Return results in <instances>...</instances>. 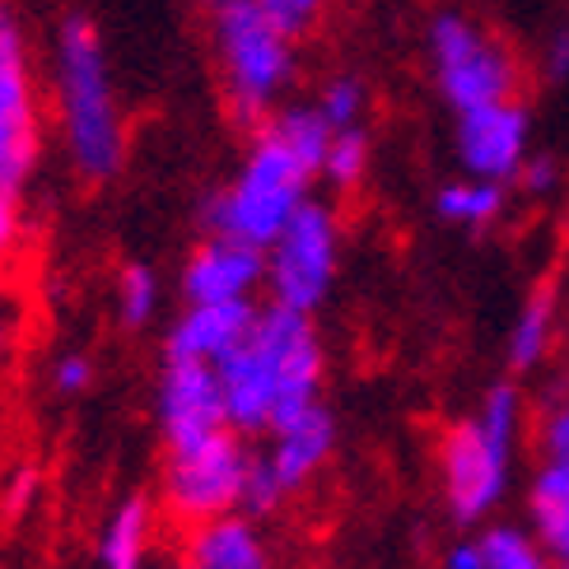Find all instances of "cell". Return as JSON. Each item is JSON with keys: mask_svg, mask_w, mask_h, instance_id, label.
I'll return each instance as SVG.
<instances>
[{"mask_svg": "<svg viewBox=\"0 0 569 569\" xmlns=\"http://www.w3.org/2000/svg\"><path fill=\"white\" fill-rule=\"evenodd\" d=\"M341 252H346V229L337 206L313 197L267 248V303L313 318L337 290Z\"/></svg>", "mask_w": 569, "mask_h": 569, "instance_id": "obj_8", "label": "cell"}, {"mask_svg": "<svg viewBox=\"0 0 569 569\" xmlns=\"http://www.w3.org/2000/svg\"><path fill=\"white\" fill-rule=\"evenodd\" d=\"M556 318H560V299L551 284H537L523 299V308L513 313V327L505 337V360L513 373H532L556 346Z\"/></svg>", "mask_w": 569, "mask_h": 569, "instance_id": "obj_18", "label": "cell"}, {"mask_svg": "<svg viewBox=\"0 0 569 569\" xmlns=\"http://www.w3.org/2000/svg\"><path fill=\"white\" fill-rule=\"evenodd\" d=\"M453 154L467 178L486 182H518L523 163L532 159V112L523 99H505L477 112L453 117Z\"/></svg>", "mask_w": 569, "mask_h": 569, "instance_id": "obj_11", "label": "cell"}, {"mask_svg": "<svg viewBox=\"0 0 569 569\" xmlns=\"http://www.w3.org/2000/svg\"><path fill=\"white\" fill-rule=\"evenodd\" d=\"M257 313H262V303H187L173 327L163 331V360L216 369L229 350H239Z\"/></svg>", "mask_w": 569, "mask_h": 569, "instance_id": "obj_14", "label": "cell"}, {"mask_svg": "<svg viewBox=\"0 0 569 569\" xmlns=\"http://www.w3.org/2000/svg\"><path fill=\"white\" fill-rule=\"evenodd\" d=\"M154 425L163 435V448H187L229 430L220 373L210 365L163 360L154 378Z\"/></svg>", "mask_w": 569, "mask_h": 569, "instance_id": "obj_12", "label": "cell"}, {"mask_svg": "<svg viewBox=\"0 0 569 569\" xmlns=\"http://www.w3.org/2000/svg\"><path fill=\"white\" fill-rule=\"evenodd\" d=\"M313 108L322 112V122L331 131H350V127H365L369 117V84L360 76H350V70H341V76H331L322 89Z\"/></svg>", "mask_w": 569, "mask_h": 569, "instance_id": "obj_23", "label": "cell"}, {"mask_svg": "<svg viewBox=\"0 0 569 569\" xmlns=\"http://www.w3.org/2000/svg\"><path fill=\"white\" fill-rule=\"evenodd\" d=\"M443 569H486V547H481V537H458L453 547L443 551Z\"/></svg>", "mask_w": 569, "mask_h": 569, "instance_id": "obj_32", "label": "cell"}, {"mask_svg": "<svg viewBox=\"0 0 569 569\" xmlns=\"http://www.w3.org/2000/svg\"><path fill=\"white\" fill-rule=\"evenodd\" d=\"M331 131L313 103L280 108L252 131L248 150L233 178L210 192L201 206L206 233L243 239L252 248H271L284 224L313 201V187L322 182V159L331 146Z\"/></svg>", "mask_w": 569, "mask_h": 569, "instance_id": "obj_1", "label": "cell"}, {"mask_svg": "<svg viewBox=\"0 0 569 569\" xmlns=\"http://www.w3.org/2000/svg\"><path fill=\"white\" fill-rule=\"evenodd\" d=\"M560 569H569V560H565V565H560Z\"/></svg>", "mask_w": 569, "mask_h": 569, "instance_id": "obj_34", "label": "cell"}, {"mask_svg": "<svg viewBox=\"0 0 569 569\" xmlns=\"http://www.w3.org/2000/svg\"><path fill=\"white\" fill-rule=\"evenodd\" d=\"M248 471L252 448L239 430H220L201 443L169 448L159 471V513H169L182 532L210 523V518L239 513L248 500Z\"/></svg>", "mask_w": 569, "mask_h": 569, "instance_id": "obj_7", "label": "cell"}, {"mask_svg": "<svg viewBox=\"0 0 569 569\" xmlns=\"http://www.w3.org/2000/svg\"><path fill=\"white\" fill-rule=\"evenodd\" d=\"M178 295L182 303H257V295H267V252L206 233L178 271Z\"/></svg>", "mask_w": 569, "mask_h": 569, "instance_id": "obj_13", "label": "cell"}, {"mask_svg": "<svg viewBox=\"0 0 569 569\" xmlns=\"http://www.w3.org/2000/svg\"><path fill=\"white\" fill-rule=\"evenodd\" d=\"M210 42H216L229 117L257 131L267 117L280 112L284 89L295 84L299 42L257 0H216L210 6Z\"/></svg>", "mask_w": 569, "mask_h": 569, "instance_id": "obj_5", "label": "cell"}, {"mask_svg": "<svg viewBox=\"0 0 569 569\" xmlns=\"http://www.w3.org/2000/svg\"><path fill=\"white\" fill-rule=\"evenodd\" d=\"M560 159L556 154H537L532 150V159L523 163V173H518V187H523L528 197H551L556 187H560Z\"/></svg>", "mask_w": 569, "mask_h": 569, "instance_id": "obj_30", "label": "cell"}, {"mask_svg": "<svg viewBox=\"0 0 569 569\" xmlns=\"http://www.w3.org/2000/svg\"><path fill=\"white\" fill-rule=\"evenodd\" d=\"M528 532L560 565L569 560V467L541 462L528 481Z\"/></svg>", "mask_w": 569, "mask_h": 569, "instance_id": "obj_17", "label": "cell"}, {"mask_svg": "<svg viewBox=\"0 0 569 569\" xmlns=\"http://www.w3.org/2000/svg\"><path fill=\"white\" fill-rule=\"evenodd\" d=\"M373 169V140H369V127H350V131H337L327 146V159H322V182L331 192H355Z\"/></svg>", "mask_w": 569, "mask_h": 569, "instance_id": "obj_21", "label": "cell"}, {"mask_svg": "<svg viewBox=\"0 0 569 569\" xmlns=\"http://www.w3.org/2000/svg\"><path fill=\"white\" fill-rule=\"evenodd\" d=\"M178 569H192V565H182V560H178Z\"/></svg>", "mask_w": 569, "mask_h": 569, "instance_id": "obj_33", "label": "cell"}, {"mask_svg": "<svg viewBox=\"0 0 569 569\" xmlns=\"http://www.w3.org/2000/svg\"><path fill=\"white\" fill-rule=\"evenodd\" d=\"M23 243H29V216H23V197H6V192H0V284H6V271L19 262Z\"/></svg>", "mask_w": 569, "mask_h": 569, "instance_id": "obj_26", "label": "cell"}, {"mask_svg": "<svg viewBox=\"0 0 569 569\" xmlns=\"http://www.w3.org/2000/svg\"><path fill=\"white\" fill-rule=\"evenodd\" d=\"M337 443H341V425H337V416H331L327 401L318 411H308L303 420L276 430L262 453H252L243 513L262 518V513L284 509L299 490H308L322 477V467L337 458Z\"/></svg>", "mask_w": 569, "mask_h": 569, "instance_id": "obj_10", "label": "cell"}, {"mask_svg": "<svg viewBox=\"0 0 569 569\" xmlns=\"http://www.w3.org/2000/svg\"><path fill=\"white\" fill-rule=\"evenodd\" d=\"M47 388H52L57 397H84L93 388V360L84 350H61L52 355V365H47Z\"/></svg>", "mask_w": 569, "mask_h": 569, "instance_id": "obj_25", "label": "cell"}, {"mask_svg": "<svg viewBox=\"0 0 569 569\" xmlns=\"http://www.w3.org/2000/svg\"><path fill=\"white\" fill-rule=\"evenodd\" d=\"M42 159V84L29 33L0 0V192L23 197Z\"/></svg>", "mask_w": 569, "mask_h": 569, "instance_id": "obj_9", "label": "cell"}, {"mask_svg": "<svg viewBox=\"0 0 569 569\" xmlns=\"http://www.w3.org/2000/svg\"><path fill=\"white\" fill-rule=\"evenodd\" d=\"M537 453H541V462L569 467V388L537 420Z\"/></svg>", "mask_w": 569, "mask_h": 569, "instance_id": "obj_24", "label": "cell"}, {"mask_svg": "<svg viewBox=\"0 0 569 569\" xmlns=\"http://www.w3.org/2000/svg\"><path fill=\"white\" fill-rule=\"evenodd\" d=\"M425 61H430V80L453 117L518 99V84H523L518 57L467 10H439L430 19Z\"/></svg>", "mask_w": 569, "mask_h": 569, "instance_id": "obj_6", "label": "cell"}, {"mask_svg": "<svg viewBox=\"0 0 569 569\" xmlns=\"http://www.w3.org/2000/svg\"><path fill=\"white\" fill-rule=\"evenodd\" d=\"M52 112L70 173L84 182H112L127 169V117L112 84L108 47L89 14H66L52 33Z\"/></svg>", "mask_w": 569, "mask_h": 569, "instance_id": "obj_3", "label": "cell"}, {"mask_svg": "<svg viewBox=\"0 0 569 569\" xmlns=\"http://www.w3.org/2000/svg\"><path fill=\"white\" fill-rule=\"evenodd\" d=\"M541 70H547L551 84H565L569 80V23H560V29L547 38V52H541Z\"/></svg>", "mask_w": 569, "mask_h": 569, "instance_id": "obj_31", "label": "cell"}, {"mask_svg": "<svg viewBox=\"0 0 569 569\" xmlns=\"http://www.w3.org/2000/svg\"><path fill=\"white\" fill-rule=\"evenodd\" d=\"M112 303H117V322L127 331H146L159 313V276L154 267L146 262H127L117 271V284H112Z\"/></svg>", "mask_w": 569, "mask_h": 569, "instance_id": "obj_22", "label": "cell"}, {"mask_svg": "<svg viewBox=\"0 0 569 569\" xmlns=\"http://www.w3.org/2000/svg\"><path fill=\"white\" fill-rule=\"evenodd\" d=\"M182 565L192 569H276V551L252 513H224L182 532Z\"/></svg>", "mask_w": 569, "mask_h": 569, "instance_id": "obj_15", "label": "cell"}, {"mask_svg": "<svg viewBox=\"0 0 569 569\" xmlns=\"http://www.w3.org/2000/svg\"><path fill=\"white\" fill-rule=\"evenodd\" d=\"M38 490H42L38 467L33 462H19V467L6 471V481H0V509H6V513H23V509L38 500Z\"/></svg>", "mask_w": 569, "mask_h": 569, "instance_id": "obj_29", "label": "cell"}, {"mask_svg": "<svg viewBox=\"0 0 569 569\" xmlns=\"http://www.w3.org/2000/svg\"><path fill=\"white\" fill-rule=\"evenodd\" d=\"M523 425H528V397L513 378H500V383L486 388L477 411L453 420L439 435L435 448L439 495L458 528H486L495 509L509 500Z\"/></svg>", "mask_w": 569, "mask_h": 569, "instance_id": "obj_4", "label": "cell"}, {"mask_svg": "<svg viewBox=\"0 0 569 569\" xmlns=\"http://www.w3.org/2000/svg\"><path fill=\"white\" fill-rule=\"evenodd\" d=\"M23 322H29V303H23V295L14 290V284H0V365L14 360Z\"/></svg>", "mask_w": 569, "mask_h": 569, "instance_id": "obj_28", "label": "cell"}, {"mask_svg": "<svg viewBox=\"0 0 569 569\" xmlns=\"http://www.w3.org/2000/svg\"><path fill=\"white\" fill-rule=\"evenodd\" d=\"M229 430L243 439L276 435L322 407L327 383V346L308 313L267 303L252 331L216 365Z\"/></svg>", "mask_w": 569, "mask_h": 569, "instance_id": "obj_2", "label": "cell"}, {"mask_svg": "<svg viewBox=\"0 0 569 569\" xmlns=\"http://www.w3.org/2000/svg\"><path fill=\"white\" fill-rule=\"evenodd\" d=\"M486 569H560V560L528 532V523H486L481 532Z\"/></svg>", "mask_w": 569, "mask_h": 569, "instance_id": "obj_20", "label": "cell"}, {"mask_svg": "<svg viewBox=\"0 0 569 569\" xmlns=\"http://www.w3.org/2000/svg\"><path fill=\"white\" fill-rule=\"evenodd\" d=\"M154 528H159V505L150 495H140V490L122 495L108 509L99 541H93L99 569H146L154 551Z\"/></svg>", "mask_w": 569, "mask_h": 569, "instance_id": "obj_16", "label": "cell"}, {"mask_svg": "<svg viewBox=\"0 0 569 569\" xmlns=\"http://www.w3.org/2000/svg\"><path fill=\"white\" fill-rule=\"evenodd\" d=\"M257 6H262V10L280 23V29L299 42L303 33H313V29H318V19L327 14L331 0H257Z\"/></svg>", "mask_w": 569, "mask_h": 569, "instance_id": "obj_27", "label": "cell"}, {"mask_svg": "<svg viewBox=\"0 0 569 569\" xmlns=\"http://www.w3.org/2000/svg\"><path fill=\"white\" fill-rule=\"evenodd\" d=\"M206 6H216V0H206Z\"/></svg>", "mask_w": 569, "mask_h": 569, "instance_id": "obj_35", "label": "cell"}, {"mask_svg": "<svg viewBox=\"0 0 569 569\" xmlns=\"http://www.w3.org/2000/svg\"><path fill=\"white\" fill-rule=\"evenodd\" d=\"M505 206H509V192L505 182H486V178H453L443 182L435 192V216L453 229H467V233H481L490 224L505 220Z\"/></svg>", "mask_w": 569, "mask_h": 569, "instance_id": "obj_19", "label": "cell"}]
</instances>
